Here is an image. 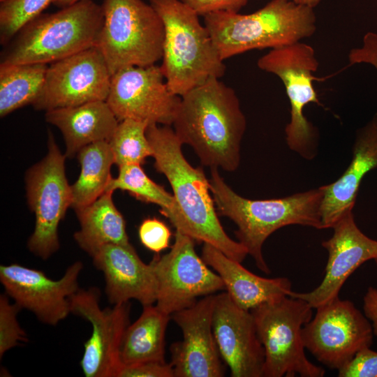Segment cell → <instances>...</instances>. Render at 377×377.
Segmentation results:
<instances>
[{
	"mask_svg": "<svg viewBox=\"0 0 377 377\" xmlns=\"http://www.w3.org/2000/svg\"><path fill=\"white\" fill-rule=\"evenodd\" d=\"M146 135L154 168L165 176L172 189L175 206L165 217L176 230L242 263L249 254L247 249L225 232L216 211L209 179L202 168L193 167L185 158L183 144L174 129L170 126L151 124L148 125Z\"/></svg>",
	"mask_w": 377,
	"mask_h": 377,
	"instance_id": "obj_1",
	"label": "cell"
},
{
	"mask_svg": "<svg viewBox=\"0 0 377 377\" xmlns=\"http://www.w3.org/2000/svg\"><path fill=\"white\" fill-rule=\"evenodd\" d=\"M172 126L202 165L228 172L238 168L246 120L235 90L220 78L212 77L182 96Z\"/></svg>",
	"mask_w": 377,
	"mask_h": 377,
	"instance_id": "obj_2",
	"label": "cell"
},
{
	"mask_svg": "<svg viewBox=\"0 0 377 377\" xmlns=\"http://www.w3.org/2000/svg\"><path fill=\"white\" fill-rule=\"evenodd\" d=\"M209 188L219 215L237 226L235 235L262 272L270 269L264 259L263 246L276 230L289 225L323 229L320 207L322 186L276 199L251 200L235 193L211 168Z\"/></svg>",
	"mask_w": 377,
	"mask_h": 377,
	"instance_id": "obj_3",
	"label": "cell"
},
{
	"mask_svg": "<svg viewBox=\"0 0 377 377\" xmlns=\"http://www.w3.org/2000/svg\"><path fill=\"white\" fill-rule=\"evenodd\" d=\"M203 17L223 61L253 50L291 45L316 31L314 9L290 0H271L249 14L220 11Z\"/></svg>",
	"mask_w": 377,
	"mask_h": 377,
	"instance_id": "obj_4",
	"label": "cell"
},
{
	"mask_svg": "<svg viewBox=\"0 0 377 377\" xmlns=\"http://www.w3.org/2000/svg\"><path fill=\"white\" fill-rule=\"evenodd\" d=\"M101 4L80 0L52 13H41L5 45L1 63L50 64L96 46L103 24Z\"/></svg>",
	"mask_w": 377,
	"mask_h": 377,
	"instance_id": "obj_5",
	"label": "cell"
},
{
	"mask_svg": "<svg viewBox=\"0 0 377 377\" xmlns=\"http://www.w3.org/2000/svg\"><path fill=\"white\" fill-rule=\"evenodd\" d=\"M165 30L161 66L170 90L179 96L226 72L212 37L199 15L180 0H148Z\"/></svg>",
	"mask_w": 377,
	"mask_h": 377,
	"instance_id": "obj_6",
	"label": "cell"
},
{
	"mask_svg": "<svg viewBox=\"0 0 377 377\" xmlns=\"http://www.w3.org/2000/svg\"><path fill=\"white\" fill-rule=\"evenodd\" d=\"M103 24L96 47L111 75L162 59L165 30L157 12L142 0H103Z\"/></svg>",
	"mask_w": 377,
	"mask_h": 377,
	"instance_id": "obj_7",
	"label": "cell"
},
{
	"mask_svg": "<svg viewBox=\"0 0 377 377\" xmlns=\"http://www.w3.org/2000/svg\"><path fill=\"white\" fill-rule=\"evenodd\" d=\"M305 300L286 296L251 310L265 350L263 377H323L325 371L309 361L302 329L312 318Z\"/></svg>",
	"mask_w": 377,
	"mask_h": 377,
	"instance_id": "obj_8",
	"label": "cell"
},
{
	"mask_svg": "<svg viewBox=\"0 0 377 377\" xmlns=\"http://www.w3.org/2000/svg\"><path fill=\"white\" fill-rule=\"evenodd\" d=\"M257 66L277 76L285 87L290 105L285 128L288 147L306 160L313 159L318 154L319 133L304 114L309 104H320L313 85L319 66L313 47L300 41L271 49L258 59Z\"/></svg>",
	"mask_w": 377,
	"mask_h": 377,
	"instance_id": "obj_9",
	"label": "cell"
},
{
	"mask_svg": "<svg viewBox=\"0 0 377 377\" xmlns=\"http://www.w3.org/2000/svg\"><path fill=\"white\" fill-rule=\"evenodd\" d=\"M66 157L49 131L47 154L25 174L27 202L35 216L34 230L27 246L34 255L43 260L48 259L59 249V225L71 207Z\"/></svg>",
	"mask_w": 377,
	"mask_h": 377,
	"instance_id": "obj_10",
	"label": "cell"
},
{
	"mask_svg": "<svg viewBox=\"0 0 377 377\" xmlns=\"http://www.w3.org/2000/svg\"><path fill=\"white\" fill-rule=\"evenodd\" d=\"M316 309L303 326L302 337L305 349L318 362L339 371L360 351L371 347V323L353 302L338 297Z\"/></svg>",
	"mask_w": 377,
	"mask_h": 377,
	"instance_id": "obj_11",
	"label": "cell"
},
{
	"mask_svg": "<svg viewBox=\"0 0 377 377\" xmlns=\"http://www.w3.org/2000/svg\"><path fill=\"white\" fill-rule=\"evenodd\" d=\"M194 241L176 230L171 250L150 262L156 281L155 305L168 315L192 306L199 297L226 290L221 277L198 256Z\"/></svg>",
	"mask_w": 377,
	"mask_h": 377,
	"instance_id": "obj_12",
	"label": "cell"
},
{
	"mask_svg": "<svg viewBox=\"0 0 377 377\" xmlns=\"http://www.w3.org/2000/svg\"><path fill=\"white\" fill-rule=\"evenodd\" d=\"M111 74L100 50L93 46L48 64L36 110L73 107L106 101Z\"/></svg>",
	"mask_w": 377,
	"mask_h": 377,
	"instance_id": "obj_13",
	"label": "cell"
},
{
	"mask_svg": "<svg viewBox=\"0 0 377 377\" xmlns=\"http://www.w3.org/2000/svg\"><path fill=\"white\" fill-rule=\"evenodd\" d=\"M161 66H128L111 77L106 100L114 115L121 121L133 119L171 126L181 96L172 93Z\"/></svg>",
	"mask_w": 377,
	"mask_h": 377,
	"instance_id": "obj_14",
	"label": "cell"
},
{
	"mask_svg": "<svg viewBox=\"0 0 377 377\" xmlns=\"http://www.w3.org/2000/svg\"><path fill=\"white\" fill-rule=\"evenodd\" d=\"M100 297V290L92 287L79 289L70 297L71 313L85 319L92 327L80 366L86 377H117L121 367L119 348L128 326L131 305L127 302L102 309Z\"/></svg>",
	"mask_w": 377,
	"mask_h": 377,
	"instance_id": "obj_15",
	"label": "cell"
},
{
	"mask_svg": "<svg viewBox=\"0 0 377 377\" xmlns=\"http://www.w3.org/2000/svg\"><path fill=\"white\" fill-rule=\"evenodd\" d=\"M83 264L76 261L63 276L54 280L40 270L17 263L0 266V281L6 294L21 309L33 313L42 323L57 325L71 313L70 297L80 288Z\"/></svg>",
	"mask_w": 377,
	"mask_h": 377,
	"instance_id": "obj_16",
	"label": "cell"
},
{
	"mask_svg": "<svg viewBox=\"0 0 377 377\" xmlns=\"http://www.w3.org/2000/svg\"><path fill=\"white\" fill-rule=\"evenodd\" d=\"M216 295L203 297L170 317L183 338L170 347L174 377H221L225 369L214 339L212 317Z\"/></svg>",
	"mask_w": 377,
	"mask_h": 377,
	"instance_id": "obj_17",
	"label": "cell"
},
{
	"mask_svg": "<svg viewBox=\"0 0 377 377\" xmlns=\"http://www.w3.org/2000/svg\"><path fill=\"white\" fill-rule=\"evenodd\" d=\"M332 229V236L321 244L328 253L321 283L310 292L292 291L289 295L306 301L315 309L338 297L346 281L361 265L370 260L377 265V240L360 230L353 209L346 212Z\"/></svg>",
	"mask_w": 377,
	"mask_h": 377,
	"instance_id": "obj_18",
	"label": "cell"
},
{
	"mask_svg": "<svg viewBox=\"0 0 377 377\" xmlns=\"http://www.w3.org/2000/svg\"><path fill=\"white\" fill-rule=\"evenodd\" d=\"M212 330L232 377H263L265 350L253 316L236 305L226 292L216 295Z\"/></svg>",
	"mask_w": 377,
	"mask_h": 377,
	"instance_id": "obj_19",
	"label": "cell"
},
{
	"mask_svg": "<svg viewBox=\"0 0 377 377\" xmlns=\"http://www.w3.org/2000/svg\"><path fill=\"white\" fill-rule=\"evenodd\" d=\"M91 257L96 268L103 273L105 293L111 304L131 299L142 306L156 303V281L152 265L145 263L131 244H106Z\"/></svg>",
	"mask_w": 377,
	"mask_h": 377,
	"instance_id": "obj_20",
	"label": "cell"
},
{
	"mask_svg": "<svg viewBox=\"0 0 377 377\" xmlns=\"http://www.w3.org/2000/svg\"><path fill=\"white\" fill-rule=\"evenodd\" d=\"M375 168H377V112L357 131L352 159L344 172L335 182L322 186L323 229L332 228L346 212L353 209L363 178Z\"/></svg>",
	"mask_w": 377,
	"mask_h": 377,
	"instance_id": "obj_21",
	"label": "cell"
},
{
	"mask_svg": "<svg viewBox=\"0 0 377 377\" xmlns=\"http://www.w3.org/2000/svg\"><path fill=\"white\" fill-rule=\"evenodd\" d=\"M202 258L221 277L234 303L243 309L251 311L261 304L289 296L293 291L288 278L259 276L210 244H204Z\"/></svg>",
	"mask_w": 377,
	"mask_h": 377,
	"instance_id": "obj_22",
	"label": "cell"
},
{
	"mask_svg": "<svg viewBox=\"0 0 377 377\" xmlns=\"http://www.w3.org/2000/svg\"><path fill=\"white\" fill-rule=\"evenodd\" d=\"M45 117L61 132L68 158L92 143L108 142L119 123L106 101L50 110Z\"/></svg>",
	"mask_w": 377,
	"mask_h": 377,
	"instance_id": "obj_23",
	"label": "cell"
},
{
	"mask_svg": "<svg viewBox=\"0 0 377 377\" xmlns=\"http://www.w3.org/2000/svg\"><path fill=\"white\" fill-rule=\"evenodd\" d=\"M112 193L105 191L88 206L75 212L80 228L74 233V239L90 256L106 244H131L126 221L113 202Z\"/></svg>",
	"mask_w": 377,
	"mask_h": 377,
	"instance_id": "obj_24",
	"label": "cell"
},
{
	"mask_svg": "<svg viewBox=\"0 0 377 377\" xmlns=\"http://www.w3.org/2000/svg\"><path fill=\"white\" fill-rule=\"evenodd\" d=\"M168 315L156 305L143 306L140 317L126 327L120 344L121 366L143 362H165V332Z\"/></svg>",
	"mask_w": 377,
	"mask_h": 377,
	"instance_id": "obj_25",
	"label": "cell"
},
{
	"mask_svg": "<svg viewBox=\"0 0 377 377\" xmlns=\"http://www.w3.org/2000/svg\"><path fill=\"white\" fill-rule=\"evenodd\" d=\"M76 156L81 169L77 179L71 185V207L75 212L88 206L106 191L112 177L110 169L114 164V156L107 141L86 146Z\"/></svg>",
	"mask_w": 377,
	"mask_h": 377,
	"instance_id": "obj_26",
	"label": "cell"
},
{
	"mask_svg": "<svg viewBox=\"0 0 377 377\" xmlns=\"http://www.w3.org/2000/svg\"><path fill=\"white\" fill-rule=\"evenodd\" d=\"M47 66L46 64H0L1 117L33 105L42 90Z\"/></svg>",
	"mask_w": 377,
	"mask_h": 377,
	"instance_id": "obj_27",
	"label": "cell"
},
{
	"mask_svg": "<svg viewBox=\"0 0 377 377\" xmlns=\"http://www.w3.org/2000/svg\"><path fill=\"white\" fill-rule=\"evenodd\" d=\"M119 168L116 178L112 177L106 191L115 190L127 191L136 199L147 203H153L161 207V212L166 216L175 206L172 195L152 181L139 164H126Z\"/></svg>",
	"mask_w": 377,
	"mask_h": 377,
	"instance_id": "obj_28",
	"label": "cell"
},
{
	"mask_svg": "<svg viewBox=\"0 0 377 377\" xmlns=\"http://www.w3.org/2000/svg\"><path fill=\"white\" fill-rule=\"evenodd\" d=\"M147 122L133 119L119 121L112 137L108 141L114 164L118 167L126 164L145 163L152 156V149L146 135Z\"/></svg>",
	"mask_w": 377,
	"mask_h": 377,
	"instance_id": "obj_29",
	"label": "cell"
},
{
	"mask_svg": "<svg viewBox=\"0 0 377 377\" xmlns=\"http://www.w3.org/2000/svg\"><path fill=\"white\" fill-rule=\"evenodd\" d=\"M54 0H0V43L6 45L18 31Z\"/></svg>",
	"mask_w": 377,
	"mask_h": 377,
	"instance_id": "obj_30",
	"label": "cell"
},
{
	"mask_svg": "<svg viewBox=\"0 0 377 377\" xmlns=\"http://www.w3.org/2000/svg\"><path fill=\"white\" fill-rule=\"evenodd\" d=\"M21 308L8 301L6 294L0 296V357L6 351L27 341V334L20 327L17 315Z\"/></svg>",
	"mask_w": 377,
	"mask_h": 377,
	"instance_id": "obj_31",
	"label": "cell"
},
{
	"mask_svg": "<svg viewBox=\"0 0 377 377\" xmlns=\"http://www.w3.org/2000/svg\"><path fill=\"white\" fill-rule=\"evenodd\" d=\"M142 244L151 251L159 253L169 246L172 232L162 221L154 217L144 219L138 228Z\"/></svg>",
	"mask_w": 377,
	"mask_h": 377,
	"instance_id": "obj_32",
	"label": "cell"
},
{
	"mask_svg": "<svg viewBox=\"0 0 377 377\" xmlns=\"http://www.w3.org/2000/svg\"><path fill=\"white\" fill-rule=\"evenodd\" d=\"M339 377H377V351L367 348L360 351L338 371Z\"/></svg>",
	"mask_w": 377,
	"mask_h": 377,
	"instance_id": "obj_33",
	"label": "cell"
},
{
	"mask_svg": "<svg viewBox=\"0 0 377 377\" xmlns=\"http://www.w3.org/2000/svg\"><path fill=\"white\" fill-rule=\"evenodd\" d=\"M117 377H174L170 363L148 361L121 366Z\"/></svg>",
	"mask_w": 377,
	"mask_h": 377,
	"instance_id": "obj_34",
	"label": "cell"
},
{
	"mask_svg": "<svg viewBox=\"0 0 377 377\" xmlns=\"http://www.w3.org/2000/svg\"><path fill=\"white\" fill-rule=\"evenodd\" d=\"M198 15L205 16L215 12L239 13L248 0H180Z\"/></svg>",
	"mask_w": 377,
	"mask_h": 377,
	"instance_id": "obj_35",
	"label": "cell"
},
{
	"mask_svg": "<svg viewBox=\"0 0 377 377\" xmlns=\"http://www.w3.org/2000/svg\"><path fill=\"white\" fill-rule=\"evenodd\" d=\"M348 59L350 65L368 64L377 71V34L367 32L363 36L362 45L351 49Z\"/></svg>",
	"mask_w": 377,
	"mask_h": 377,
	"instance_id": "obj_36",
	"label": "cell"
},
{
	"mask_svg": "<svg viewBox=\"0 0 377 377\" xmlns=\"http://www.w3.org/2000/svg\"><path fill=\"white\" fill-rule=\"evenodd\" d=\"M364 314L371 323L374 335L377 337V288L370 286L363 297Z\"/></svg>",
	"mask_w": 377,
	"mask_h": 377,
	"instance_id": "obj_37",
	"label": "cell"
},
{
	"mask_svg": "<svg viewBox=\"0 0 377 377\" xmlns=\"http://www.w3.org/2000/svg\"><path fill=\"white\" fill-rule=\"evenodd\" d=\"M296 4L315 8L322 0H290Z\"/></svg>",
	"mask_w": 377,
	"mask_h": 377,
	"instance_id": "obj_38",
	"label": "cell"
},
{
	"mask_svg": "<svg viewBox=\"0 0 377 377\" xmlns=\"http://www.w3.org/2000/svg\"><path fill=\"white\" fill-rule=\"evenodd\" d=\"M80 0H54L53 3L59 8H63L73 4Z\"/></svg>",
	"mask_w": 377,
	"mask_h": 377,
	"instance_id": "obj_39",
	"label": "cell"
}]
</instances>
